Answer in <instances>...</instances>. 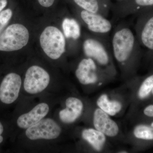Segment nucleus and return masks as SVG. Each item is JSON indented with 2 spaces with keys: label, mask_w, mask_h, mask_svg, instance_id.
Instances as JSON below:
<instances>
[{
  "label": "nucleus",
  "mask_w": 153,
  "mask_h": 153,
  "mask_svg": "<svg viewBox=\"0 0 153 153\" xmlns=\"http://www.w3.org/2000/svg\"><path fill=\"white\" fill-rule=\"evenodd\" d=\"M94 125L97 130L108 136H115L119 132L117 123L109 117L108 114L100 108L97 109L94 111Z\"/></svg>",
  "instance_id": "obj_13"
},
{
  "label": "nucleus",
  "mask_w": 153,
  "mask_h": 153,
  "mask_svg": "<svg viewBox=\"0 0 153 153\" xmlns=\"http://www.w3.org/2000/svg\"><path fill=\"white\" fill-rule=\"evenodd\" d=\"M82 49L85 57L92 59L99 66L110 67L113 56L110 36L90 33L84 38Z\"/></svg>",
  "instance_id": "obj_2"
},
{
  "label": "nucleus",
  "mask_w": 153,
  "mask_h": 153,
  "mask_svg": "<svg viewBox=\"0 0 153 153\" xmlns=\"http://www.w3.org/2000/svg\"><path fill=\"white\" fill-rule=\"evenodd\" d=\"M113 56L123 67H130L140 57L142 48L130 26L120 23L113 29L110 36Z\"/></svg>",
  "instance_id": "obj_1"
},
{
  "label": "nucleus",
  "mask_w": 153,
  "mask_h": 153,
  "mask_svg": "<svg viewBox=\"0 0 153 153\" xmlns=\"http://www.w3.org/2000/svg\"><path fill=\"white\" fill-rule=\"evenodd\" d=\"M79 16L81 22L91 34L109 36L113 29L112 22L101 14L81 9Z\"/></svg>",
  "instance_id": "obj_6"
},
{
  "label": "nucleus",
  "mask_w": 153,
  "mask_h": 153,
  "mask_svg": "<svg viewBox=\"0 0 153 153\" xmlns=\"http://www.w3.org/2000/svg\"><path fill=\"white\" fill-rule=\"evenodd\" d=\"M66 108L59 112L61 121L65 123L74 122L80 116L83 109L82 102L79 99L69 97L66 99Z\"/></svg>",
  "instance_id": "obj_14"
},
{
  "label": "nucleus",
  "mask_w": 153,
  "mask_h": 153,
  "mask_svg": "<svg viewBox=\"0 0 153 153\" xmlns=\"http://www.w3.org/2000/svg\"><path fill=\"white\" fill-rule=\"evenodd\" d=\"M40 42L45 54L53 60L59 59L66 52V38L56 27L45 28L40 36Z\"/></svg>",
  "instance_id": "obj_3"
},
{
  "label": "nucleus",
  "mask_w": 153,
  "mask_h": 153,
  "mask_svg": "<svg viewBox=\"0 0 153 153\" xmlns=\"http://www.w3.org/2000/svg\"><path fill=\"white\" fill-rule=\"evenodd\" d=\"M49 111V107L47 103H39L29 112L20 116L17 120V125L21 128H28L44 119Z\"/></svg>",
  "instance_id": "obj_12"
},
{
  "label": "nucleus",
  "mask_w": 153,
  "mask_h": 153,
  "mask_svg": "<svg viewBox=\"0 0 153 153\" xmlns=\"http://www.w3.org/2000/svg\"><path fill=\"white\" fill-rule=\"evenodd\" d=\"M12 16L13 12L10 9H6L0 13V35L10 20Z\"/></svg>",
  "instance_id": "obj_21"
},
{
  "label": "nucleus",
  "mask_w": 153,
  "mask_h": 153,
  "mask_svg": "<svg viewBox=\"0 0 153 153\" xmlns=\"http://www.w3.org/2000/svg\"><path fill=\"white\" fill-rule=\"evenodd\" d=\"M97 104L100 109L110 115L114 116L119 112L121 109V104L119 102L110 101L105 94L101 95L99 98Z\"/></svg>",
  "instance_id": "obj_18"
},
{
  "label": "nucleus",
  "mask_w": 153,
  "mask_h": 153,
  "mask_svg": "<svg viewBox=\"0 0 153 153\" xmlns=\"http://www.w3.org/2000/svg\"><path fill=\"white\" fill-rule=\"evenodd\" d=\"M152 93H153V88L152 90Z\"/></svg>",
  "instance_id": "obj_29"
},
{
  "label": "nucleus",
  "mask_w": 153,
  "mask_h": 153,
  "mask_svg": "<svg viewBox=\"0 0 153 153\" xmlns=\"http://www.w3.org/2000/svg\"><path fill=\"white\" fill-rule=\"evenodd\" d=\"M153 88V74L148 76L141 85L139 96L140 98H144L149 95Z\"/></svg>",
  "instance_id": "obj_20"
},
{
  "label": "nucleus",
  "mask_w": 153,
  "mask_h": 153,
  "mask_svg": "<svg viewBox=\"0 0 153 153\" xmlns=\"http://www.w3.org/2000/svg\"><path fill=\"white\" fill-rule=\"evenodd\" d=\"M121 153H127L126 152H121Z\"/></svg>",
  "instance_id": "obj_28"
},
{
  "label": "nucleus",
  "mask_w": 153,
  "mask_h": 153,
  "mask_svg": "<svg viewBox=\"0 0 153 153\" xmlns=\"http://www.w3.org/2000/svg\"><path fill=\"white\" fill-rule=\"evenodd\" d=\"M82 138L97 151H100L105 141L104 134L92 128L84 130L82 132Z\"/></svg>",
  "instance_id": "obj_17"
},
{
  "label": "nucleus",
  "mask_w": 153,
  "mask_h": 153,
  "mask_svg": "<svg viewBox=\"0 0 153 153\" xmlns=\"http://www.w3.org/2000/svg\"><path fill=\"white\" fill-rule=\"evenodd\" d=\"M119 2L126 1H128V0H118Z\"/></svg>",
  "instance_id": "obj_26"
},
{
  "label": "nucleus",
  "mask_w": 153,
  "mask_h": 153,
  "mask_svg": "<svg viewBox=\"0 0 153 153\" xmlns=\"http://www.w3.org/2000/svg\"><path fill=\"white\" fill-rule=\"evenodd\" d=\"M153 8V0H128L112 4L111 11L115 19H123Z\"/></svg>",
  "instance_id": "obj_9"
},
{
  "label": "nucleus",
  "mask_w": 153,
  "mask_h": 153,
  "mask_svg": "<svg viewBox=\"0 0 153 153\" xmlns=\"http://www.w3.org/2000/svg\"><path fill=\"white\" fill-rule=\"evenodd\" d=\"M62 29L65 38L76 41L81 36V30L78 21L73 18L66 17L62 22Z\"/></svg>",
  "instance_id": "obj_16"
},
{
  "label": "nucleus",
  "mask_w": 153,
  "mask_h": 153,
  "mask_svg": "<svg viewBox=\"0 0 153 153\" xmlns=\"http://www.w3.org/2000/svg\"><path fill=\"white\" fill-rule=\"evenodd\" d=\"M152 127H153V123H152Z\"/></svg>",
  "instance_id": "obj_27"
},
{
  "label": "nucleus",
  "mask_w": 153,
  "mask_h": 153,
  "mask_svg": "<svg viewBox=\"0 0 153 153\" xmlns=\"http://www.w3.org/2000/svg\"><path fill=\"white\" fill-rule=\"evenodd\" d=\"M3 131H4V127H3L2 124L0 122V143L2 142L3 141V137L1 136Z\"/></svg>",
  "instance_id": "obj_25"
},
{
  "label": "nucleus",
  "mask_w": 153,
  "mask_h": 153,
  "mask_svg": "<svg viewBox=\"0 0 153 153\" xmlns=\"http://www.w3.org/2000/svg\"><path fill=\"white\" fill-rule=\"evenodd\" d=\"M135 34L143 49L153 55V8L136 16Z\"/></svg>",
  "instance_id": "obj_5"
},
{
  "label": "nucleus",
  "mask_w": 153,
  "mask_h": 153,
  "mask_svg": "<svg viewBox=\"0 0 153 153\" xmlns=\"http://www.w3.org/2000/svg\"><path fill=\"white\" fill-rule=\"evenodd\" d=\"M98 65L91 58H83L78 63L75 71V75L81 84H93L98 81Z\"/></svg>",
  "instance_id": "obj_11"
},
{
  "label": "nucleus",
  "mask_w": 153,
  "mask_h": 153,
  "mask_svg": "<svg viewBox=\"0 0 153 153\" xmlns=\"http://www.w3.org/2000/svg\"><path fill=\"white\" fill-rule=\"evenodd\" d=\"M134 134L137 138L142 139L153 140V128L147 126H137L134 130Z\"/></svg>",
  "instance_id": "obj_19"
},
{
  "label": "nucleus",
  "mask_w": 153,
  "mask_h": 153,
  "mask_svg": "<svg viewBox=\"0 0 153 153\" xmlns=\"http://www.w3.org/2000/svg\"><path fill=\"white\" fill-rule=\"evenodd\" d=\"M41 5L45 7H51L54 4L55 0H38Z\"/></svg>",
  "instance_id": "obj_22"
},
{
  "label": "nucleus",
  "mask_w": 153,
  "mask_h": 153,
  "mask_svg": "<svg viewBox=\"0 0 153 153\" xmlns=\"http://www.w3.org/2000/svg\"><path fill=\"white\" fill-rule=\"evenodd\" d=\"M50 81V75L45 69L38 66L28 68L25 74L24 87L31 94L41 93L47 88Z\"/></svg>",
  "instance_id": "obj_7"
},
{
  "label": "nucleus",
  "mask_w": 153,
  "mask_h": 153,
  "mask_svg": "<svg viewBox=\"0 0 153 153\" xmlns=\"http://www.w3.org/2000/svg\"><path fill=\"white\" fill-rule=\"evenodd\" d=\"M30 33L21 24H13L0 35V51L12 52L22 49L28 44Z\"/></svg>",
  "instance_id": "obj_4"
},
{
  "label": "nucleus",
  "mask_w": 153,
  "mask_h": 153,
  "mask_svg": "<svg viewBox=\"0 0 153 153\" xmlns=\"http://www.w3.org/2000/svg\"><path fill=\"white\" fill-rule=\"evenodd\" d=\"M146 115L149 117H153V105H149L146 108L144 111Z\"/></svg>",
  "instance_id": "obj_23"
},
{
  "label": "nucleus",
  "mask_w": 153,
  "mask_h": 153,
  "mask_svg": "<svg viewBox=\"0 0 153 153\" xmlns=\"http://www.w3.org/2000/svg\"><path fill=\"white\" fill-rule=\"evenodd\" d=\"M81 10L108 17L112 4L110 0H73Z\"/></svg>",
  "instance_id": "obj_15"
},
{
  "label": "nucleus",
  "mask_w": 153,
  "mask_h": 153,
  "mask_svg": "<svg viewBox=\"0 0 153 153\" xmlns=\"http://www.w3.org/2000/svg\"><path fill=\"white\" fill-rule=\"evenodd\" d=\"M22 85L19 74L10 73L3 79L0 85V100L5 104L13 103L18 99Z\"/></svg>",
  "instance_id": "obj_10"
},
{
  "label": "nucleus",
  "mask_w": 153,
  "mask_h": 153,
  "mask_svg": "<svg viewBox=\"0 0 153 153\" xmlns=\"http://www.w3.org/2000/svg\"><path fill=\"white\" fill-rule=\"evenodd\" d=\"M7 4V0H0V13Z\"/></svg>",
  "instance_id": "obj_24"
},
{
  "label": "nucleus",
  "mask_w": 153,
  "mask_h": 153,
  "mask_svg": "<svg viewBox=\"0 0 153 153\" xmlns=\"http://www.w3.org/2000/svg\"><path fill=\"white\" fill-rule=\"evenodd\" d=\"M61 132L60 126L51 118L43 119L36 124L27 129L26 135L32 140L40 139L54 140Z\"/></svg>",
  "instance_id": "obj_8"
}]
</instances>
